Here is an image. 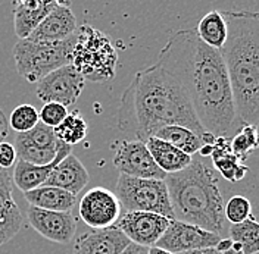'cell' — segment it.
Returning a JSON list of instances; mask_svg holds the SVG:
<instances>
[{"label": "cell", "instance_id": "6da1fadb", "mask_svg": "<svg viewBox=\"0 0 259 254\" xmlns=\"http://www.w3.org/2000/svg\"><path fill=\"white\" fill-rule=\"evenodd\" d=\"M156 64L183 85L205 131L233 137L242 124L220 50L205 44L194 30H178L161 48Z\"/></svg>", "mask_w": 259, "mask_h": 254}, {"label": "cell", "instance_id": "7a4b0ae2", "mask_svg": "<svg viewBox=\"0 0 259 254\" xmlns=\"http://www.w3.org/2000/svg\"><path fill=\"white\" fill-rule=\"evenodd\" d=\"M166 125H181L202 135V127L183 85L159 64L139 71L121 97L118 128L146 141Z\"/></svg>", "mask_w": 259, "mask_h": 254}, {"label": "cell", "instance_id": "3957f363", "mask_svg": "<svg viewBox=\"0 0 259 254\" xmlns=\"http://www.w3.org/2000/svg\"><path fill=\"white\" fill-rule=\"evenodd\" d=\"M227 40L220 50L240 124L259 125V12L224 11Z\"/></svg>", "mask_w": 259, "mask_h": 254}, {"label": "cell", "instance_id": "277c9868", "mask_svg": "<svg viewBox=\"0 0 259 254\" xmlns=\"http://www.w3.org/2000/svg\"><path fill=\"white\" fill-rule=\"evenodd\" d=\"M163 181L177 221L224 235L226 203L212 166L200 158L193 159L186 169L168 174Z\"/></svg>", "mask_w": 259, "mask_h": 254}, {"label": "cell", "instance_id": "5b68a950", "mask_svg": "<svg viewBox=\"0 0 259 254\" xmlns=\"http://www.w3.org/2000/svg\"><path fill=\"white\" fill-rule=\"evenodd\" d=\"M72 65L80 71L84 80L93 82L111 81L115 77L118 53L106 34L84 24L77 32Z\"/></svg>", "mask_w": 259, "mask_h": 254}, {"label": "cell", "instance_id": "8992f818", "mask_svg": "<svg viewBox=\"0 0 259 254\" xmlns=\"http://www.w3.org/2000/svg\"><path fill=\"white\" fill-rule=\"evenodd\" d=\"M75 41L77 34L56 43H38L28 38H19L12 48L18 74L28 82L37 84L52 71L72 64Z\"/></svg>", "mask_w": 259, "mask_h": 254}, {"label": "cell", "instance_id": "52a82bcc", "mask_svg": "<svg viewBox=\"0 0 259 254\" xmlns=\"http://www.w3.org/2000/svg\"><path fill=\"white\" fill-rule=\"evenodd\" d=\"M115 194L127 212H150L176 219L163 179H145L119 174Z\"/></svg>", "mask_w": 259, "mask_h": 254}, {"label": "cell", "instance_id": "ba28073f", "mask_svg": "<svg viewBox=\"0 0 259 254\" xmlns=\"http://www.w3.org/2000/svg\"><path fill=\"white\" fill-rule=\"evenodd\" d=\"M85 80L72 64L52 71L37 82L35 94L45 103L56 101L64 106H72L82 93Z\"/></svg>", "mask_w": 259, "mask_h": 254}, {"label": "cell", "instance_id": "9c48e42d", "mask_svg": "<svg viewBox=\"0 0 259 254\" xmlns=\"http://www.w3.org/2000/svg\"><path fill=\"white\" fill-rule=\"evenodd\" d=\"M113 166L122 175L145 179H165L166 174L156 165L145 141L124 140L115 144Z\"/></svg>", "mask_w": 259, "mask_h": 254}, {"label": "cell", "instance_id": "30bf717a", "mask_svg": "<svg viewBox=\"0 0 259 254\" xmlns=\"http://www.w3.org/2000/svg\"><path fill=\"white\" fill-rule=\"evenodd\" d=\"M221 238L224 237L209 232L200 226L171 219L166 231L155 245L169 253L177 254L199 248H212L221 241Z\"/></svg>", "mask_w": 259, "mask_h": 254}, {"label": "cell", "instance_id": "8fae6325", "mask_svg": "<svg viewBox=\"0 0 259 254\" xmlns=\"http://www.w3.org/2000/svg\"><path fill=\"white\" fill-rule=\"evenodd\" d=\"M121 203L113 191L105 187H95L81 198L78 213L82 222L92 229L113 226L121 216Z\"/></svg>", "mask_w": 259, "mask_h": 254}, {"label": "cell", "instance_id": "7c38bea8", "mask_svg": "<svg viewBox=\"0 0 259 254\" xmlns=\"http://www.w3.org/2000/svg\"><path fill=\"white\" fill-rule=\"evenodd\" d=\"M168 218L150 212H125L115 222V226L127 238L143 247H153L169 225Z\"/></svg>", "mask_w": 259, "mask_h": 254}, {"label": "cell", "instance_id": "4fadbf2b", "mask_svg": "<svg viewBox=\"0 0 259 254\" xmlns=\"http://www.w3.org/2000/svg\"><path fill=\"white\" fill-rule=\"evenodd\" d=\"M27 218L32 228L49 241L69 244L77 231V219L71 212H55L30 206Z\"/></svg>", "mask_w": 259, "mask_h": 254}, {"label": "cell", "instance_id": "5bb4252c", "mask_svg": "<svg viewBox=\"0 0 259 254\" xmlns=\"http://www.w3.org/2000/svg\"><path fill=\"white\" fill-rule=\"evenodd\" d=\"M77 31V19L69 5H59L32 30L27 38L38 43H56L75 35Z\"/></svg>", "mask_w": 259, "mask_h": 254}, {"label": "cell", "instance_id": "9a60e30c", "mask_svg": "<svg viewBox=\"0 0 259 254\" xmlns=\"http://www.w3.org/2000/svg\"><path fill=\"white\" fill-rule=\"evenodd\" d=\"M130 244L131 241L113 225L80 235L72 254H121Z\"/></svg>", "mask_w": 259, "mask_h": 254}, {"label": "cell", "instance_id": "2e32d148", "mask_svg": "<svg viewBox=\"0 0 259 254\" xmlns=\"http://www.w3.org/2000/svg\"><path fill=\"white\" fill-rule=\"evenodd\" d=\"M14 175L0 168V245L9 242L22 226V213L14 200Z\"/></svg>", "mask_w": 259, "mask_h": 254}, {"label": "cell", "instance_id": "e0dca14e", "mask_svg": "<svg viewBox=\"0 0 259 254\" xmlns=\"http://www.w3.org/2000/svg\"><path fill=\"white\" fill-rule=\"evenodd\" d=\"M68 3L69 0H14V27L18 38H27L56 6Z\"/></svg>", "mask_w": 259, "mask_h": 254}, {"label": "cell", "instance_id": "ac0fdd59", "mask_svg": "<svg viewBox=\"0 0 259 254\" xmlns=\"http://www.w3.org/2000/svg\"><path fill=\"white\" fill-rule=\"evenodd\" d=\"M71 150L72 147L68 145V144L59 141L58 145V155L53 162H50L49 165H32L28 162H24V160L18 159L15 163V169L12 171L14 175V184L22 192H27V191H31L34 188H38L41 185H45V182L48 181L49 175L52 172V169L61 162L65 159L68 155H71Z\"/></svg>", "mask_w": 259, "mask_h": 254}, {"label": "cell", "instance_id": "d6986e66", "mask_svg": "<svg viewBox=\"0 0 259 254\" xmlns=\"http://www.w3.org/2000/svg\"><path fill=\"white\" fill-rule=\"evenodd\" d=\"M89 179L90 176L82 162L71 153L52 169L45 185L58 187L74 195H78L89 184Z\"/></svg>", "mask_w": 259, "mask_h": 254}, {"label": "cell", "instance_id": "ffe728a7", "mask_svg": "<svg viewBox=\"0 0 259 254\" xmlns=\"http://www.w3.org/2000/svg\"><path fill=\"white\" fill-rule=\"evenodd\" d=\"M210 158L213 168L228 182H240L249 171V168L243 165L242 160L233 155L230 147V138L226 137H217Z\"/></svg>", "mask_w": 259, "mask_h": 254}, {"label": "cell", "instance_id": "44dd1931", "mask_svg": "<svg viewBox=\"0 0 259 254\" xmlns=\"http://www.w3.org/2000/svg\"><path fill=\"white\" fill-rule=\"evenodd\" d=\"M145 143L153 160L156 162V165L166 175L176 174V172L186 169L193 160V156L181 151L172 144L159 140L156 137H149Z\"/></svg>", "mask_w": 259, "mask_h": 254}, {"label": "cell", "instance_id": "7402d4cb", "mask_svg": "<svg viewBox=\"0 0 259 254\" xmlns=\"http://www.w3.org/2000/svg\"><path fill=\"white\" fill-rule=\"evenodd\" d=\"M24 197L30 206L55 212H71L77 205V195L52 185H41L27 191L24 192Z\"/></svg>", "mask_w": 259, "mask_h": 254}, {"label": "cell", "instance_id": "603a6c76", "mask_svg": "<svg viewBox=\"0 0 259 254\" xmlns=\"http://www.w3.org/2000/svg\"><path fill=\"white\" fill-rule=\"evenodd\" d=\"M194 31L205 44H208L212 48L221 50L228 34L226 18L223 15V12L210 11L206 15H203Z\"/></svg>", "mask_w": 259, "mask_h": 254}, {"label": "cell", "instance_id": "cb8c5ba5", "mask_svg": "<svg viewBox=\"0 0 259 254\" xmlns=\"http://www.w3.org/2000/svg\"><path fill=\"white\" fill-rule=\"evenodd\" d=\"M153 137L172 144L174 147H177L181 151H184L190 156H194L203 144L200 135H197L194 131L186 127H181V125L162 127L161 129H158L155 132Z\"/></svg>", "mask_w": 259, "mask_h": 254}, {"label": "cell", "instance_id": "d4e9b609", "mask_svg": "<svg viewBox=\"0 0 259 254\" xmlns=\"http://www.w3.org/2000/svg\"><path fill=\"white\" fill-rule=\"evenodd\" d=\"M53 131H55V135L59 141L72 147L75 144L81 143L87 137L89 124L81 116L80 112L75 111L68 113L64 121L58 127L53 128Z\"/></svg>", "mask_w": 259, "mask_h": 254}, {"label": "cell", "instance_id": "484cf974", "mask_svg": "<svg viewBox=\"0 0 259 254\" xmlns=\"http://www.w3.org/2000/svg\"><path fill=\"white\" fill-rule=\"evenodd\" d=\"M228 238L240 242L243 254L259 253V222L250 216L242 223H231L228 228Z\"/></svg>", "mask_w": 259, "mask_h": 254}, {"label": "cell", "instance_id": "4316f807", "mask_svg": "<svg viewBox=\"0 0 259 254\" xmlns=\"http://www.w3.org/2000/svg\"><path fill=\"white\" fill-rule=\"evenodd\" d=\"M230 147L234 156L246 160L252 151L259 148V131L256 125L243 124L230 138Z\"/></svg>", "mask_w": 259, "mask_h": 254}, {"label": "cell", "instance_id": "83f0119b", "mask_svg": "<svg viewBox=\"0 0 259 254\" xmlns=\"http://www.w3.org/2000/svg\"><path fill=\"white\" fill-rule=\"evenodd\" d=\"M15 144L31 145V147H37V148H56L59 144V140L56 138L53 128L38 122L30 131L18 134L15 137Z\"/></svg>", "mask_w": 259, "mask_h": 254}, {"label": "cell", "instance_id": "f1b7e54d", "mask_svg": "<svg viewBox=\"0 0 259 254\" xmlns=\"http://www.w3.org/2000/svg\"><path fill=\"white\" fill-rule=\"evenodd\" d=\"M38 122H40L38 111L34 106H31V105H21V106H18V108H15L12 111L11 118H9V127L12 128L14 131H16L18 134L30 131Z\"/></svg>", "mask_w": 259, "mask_h": 254}, {"label": "cell", "instance_id": "f546056e", "mask_svg": "<svg viewBox=\"0 0 259 254\" xmlns=\"http://www.w3.org/2000/svg\"><path fill=\"white\" fill-rule=\"evenodd\" d=\"M226 219L230 223H242L252 216V203L244 195H233L224 207Z\"/></svg>", "mask_w": 259, "mask_h": 254}, {"label": "cell", "instance_id": "4dcf8cb0", "mask_svg": "<svg viewBox=\"0 0 259 254\" xmlns=\"http://www.w3.org/2000/svg\"><path fill=\"white\" fill-rule=\"evenodd\" d=\"M68 113L69 112L66 106L56 101H49V103H45L41 111L38 112V118L41 124L50 128H56L66 118Z\"/></svg>", "mask_w": 259, "mask_h": 254}, {"label": "cell", "instance_id": "1f68e13d", "mask_svg": "<svg viewBox=\"0 0 259 254\" xmlns=\"http://www.w3.org/2000/svg\"><path fill=\"white\" fill-rule=\"evenodd\" d=\"M18 160L15 145L8 141L0 143V168L3 169H12Z\"/></svg>", "mask_w": 259, "mask_h": 254}, {"label": "cell", "instance_id": "d6a6232c", "mask_svg": "<svg viewBox=\"0 0 259 254\" xmlns=\"http://www.w3.org/2000/svg\"><path fill=\"white\" fill-rule=\"evenodd\" d=\"M9 121L6 118V115L0 109V143H3L8 135H9Z\"/></svg>", "mask_w": 259, "mask_h": 254}, {"label": "cell", "instance_id": "836d02e7", "mask_svg": "<svg viewBox=\"0 0 259 254\" xmlns=\"http://www.w3.org/2000/svg\"><path fill=\"white\" fill-rule=\"evenodd\" d=\"M149 253V247H143V245H139V244H134L131 242L128 247L122 251L121 254H147Z\"/></svg>", "mask_w": 259, "mask_h": 254}, {"label": "cell", "instance_id": "e575fe53", "mask_svg": "<svg viewBox=\"0 0 259 254\" xmlns=\"http://www.w3.org/2000/svg\"><path fill=\"white\" fill-rule=\"evenodd\" d=\"M231 245H233V239L231 238H221V241L215 245V250L218 251V253L224 254L226 251H228L230 248H231Z\"/></svg>", "mask_w": 259, "mask_h": 254}, {"label": "cell", "instance_id": "d590c367", "mask_svg": "<svg viewBox=\"0 0 259 254\" xmlns=\"http://www.w3.org/2000/svg\"><path fill=\"white\" fill-rule=\"evenodd\" d=\"M212 150H213V144H202V147L199 148V156L200 158H208L212 155Z\"/></svg>", "mask_w": 259, "mask_h": 254}, {"label": "cell", "instance_id": "8d00e7d4", "mask_svg": "<svg viewBox=\"0 0 259 254\" xmlns=\"http://www.w3.org/2000/svg\"><path fill=\"white\" fill-rule=\"evenodd\" d=\"M177 254H221L215 250V247L212 248H199V250H190V251H184V253H177Z\"/></svg>", "mask_w": 259, "mask_h": 254}, {"label": "cell", "instance_id": "74e56055", "mask_svg": "<svg viewBox=\"0 0 259 254\" xmlns=\"http://www.w3.org/2000/svg\"><path fill=\"white\" fill-rule=\"evenodd\" d=\"M224 254H243V248L242 245H240V242H236V241H233V245H231V248L226 251Z\"/></svg>", "mask_w": 259, "mask_h": 254}, {"label": "cell", "instance_id": "f35d334b", "mask_svg": "<svg viewBox=\"0 0 259 254\" xmlns=\"http://www.w3.org/2000/svg\"><path fill=\"white\" fill-rule=\"evenodd\" d=\"M147 254H172V253H169V251H166V250H163V248H159V247L153 245V247H150V248H149V253Z\"/></svg>", "mask_w": 259, "mask_h": 254}, {"label": "cell", "instance_id": "ab89813d", "mask_svg": "<svg viewBox=\"0 0 259 254\" xmlns=\"http://www.w3.org/2000/svg\"><path fill=\"white\" fill-rule=\"evenodd\" d=\"M258 131H259V125H258Z\"/></svg>", "mask_w": 259, "mask_h": 254}]
</instances>
